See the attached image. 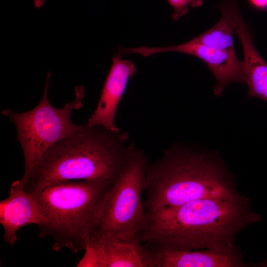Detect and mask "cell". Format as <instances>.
Returning <instances> with one entry per match:
<instances>
[{
    "instance_id": "cell-1",
    "label": "cell",
    "mask_w": 267,
    "mask_h": 267,
    "mask_svg": "<svg viewBox=\"0 0 267 267\" xmlns=\"http://www.w3.org/2000/svg\"><path fill=\"white\" fill-rule=\"evenodd\" d=\"M249 199L240 193L231 197H208L175 207L146 210L143 243L163 248L193 250L234 247L237 235L260 222Z\"/></svg>"
},
{
    "instance_id": "cell-2",
    "label": "cell",
    "mask_w": 267,
    "mask_h": 267,
    "mask_svg": "<svg viewBox=\"0 0 267 267\" xmlns=\"http://www.w3.org/2000/svg\"><path fill=\"white\" fill-rule=\"evenodd\" d=\"M126 137L119 131L85 124L43 155L29 175L24 188L34 192L65 181L95 180L112 184L134 149L123 146Z\"/></svg>"
},
{
    "instance_id": "cell-3",
    "label": "cell",
    "mask_w": 267,
    "mask_h": 267,
    "mask_svg": "<svg viewBox=\"0 0 267 267\" xmlns=\"http://www.w3.org/2000/svg\"><path fill=\"white\" fill-rule=\"evenodd\" d=\"M144 191L146 210L239 194L232 175L217 154L180 149L165 151L148 166Z\"/></svg>"
},
{
    "instance_id": "cell-4",
    "label": "cell",
    "mask_w": 267,
    "mask_h": 267,
    "mask_svg": "<svg viewBox=\"0 0 267 267\" xmlns=\"http://www.w3.org/2000/svg\"><path fill=\"white\" fill-rule=\"evenodd\" d=\"M112 184L95 180L65 181L33 192L42 214L39 237H51L56 251H85L93 236L100 206Z\"/></svg>"
},
{
    "instance_id": "cell-5",
    "label": "cell",
    "mask_w": 267,
    "mask_h": 267,
    "mask_svg": "<svg viewBox=\"0 0 267 267\" xmlns=\"http://www.w3.org/2000/svg\"><path fill=\"white\" fill-rule=\"evenodd\" d=\"M50 76L51 73L48 72L42 99L34 108L23 113L8 109L1 112L17 129L15 139L20 144L24 157V172L19 180L23 188L29 175L43 155L54 144L74 134L84 127L74 124L70 117L72 111L82 106L84 87L76 86L75 99L63 107L57 108L51 104L48 98Z\"/></svg>"
},
{
    "instance_id": "cell-6",
    "label": "cell",
    "mask_w": 267,
    "mask_h": 267,
    "mask_svg": "<svg viewBox=\"0 0 267 267\" xmlns=\"http://www.w3.org/2000/svg\"><path fill=\"white\" fill-rule=\"evenodd\" d=\"M148 166L144 153L134 149L102 201L92 238L102 235L123 239L139 237L146 219L142 195Z\"/></svg>"
},
{
    "instance_id": "cell-7",
    "label": "cell",
    "mask_w": 267,
    "mask_h": 267,
    "mask_svg": "<svg viewBox=\"0 0 267 267\" xmlns=\"http://www.w3.org/2000/svg\"><path fill=\"white\" fill-rule=\"evenodd\" d=\"M131 54L148 57L167 52H176L192 55L204 61L215 78L214 93L220 95L225 88L234 82H244L243 64L231 52L206 45L192 40L181 44L165 47L140 46L131 48Z\"/></svg>"
},
{
    "instance_id": "cell-8",
    "label": "cell",
    "mask_w": 267,
    "mask_h": 267,
    "mask_svg": "<svg viewBox=\"0 0 267 267\" xmlns=\"http://www.w3.org/2000/svg\"><path fill=\"white\" fill-rule=\"evenodd\" d=\"M88 248L95 267H152L150 250L139 237L123 239L102 235L91 238Z\"/></svg>"
},
{
    "instance_id": "cell-9",
    "label": "cell",
    "mask_w": 267,
    "mask_h": 267,
    "mask_svg": "<svg viewBox=\"0 0 267 267\" xmlns=\"http://www.w3.org/2000/svg\"><path fill=\"white\" fill-rule=\"evenodd\" d=\"M150 248L152 267H245L247 264L237 246L223 250Z\"/></svg>"
},
{
    "instance_id": "cell-10",
    "label": "cell",
    "mask_w": 267,
    "mask_h": 267,
    "mask_svg": "<svg viewBox=\"0 0 267 267\" xmlns=\"http://www.w3.org/2000/svg\"><path fill=\"white\" fill-rule=\"evenodd\" d=\"M136 70L134 64L122 59L119 53L113 57L96 109L88 120L87 126H102L111 131H119L114 123L115 115L128 81Z\"/></svg>"
},
{
    "instance_id": "cell-11",
    "label": "cell",
    "mask_w": 267,
    "mask_h": 267,
    "mask_svg": "<svg viewBox=\"0 0 267 267\" xmlns=\"http://www.w3.org/2000/svg\"><path fill=\"white\" fill-rule=\"evenodd\" d=\"M42 222L41 208L35 194L27 191L19 180L11 184L9 196L0 202V223L4 230V239L13 245L21 228Z\"/></svg>"
},
{
    "instance_id": "cell-12",
    "label": "cell",
    "mask_w": 267,
    "mask_h": 267,
    "mask_svg": "<svg viewBox=\"0 0 267 267\" xmlns=\"http://www.w3.org/2000/svg\"><path fill=\"white\" fill-rule=\"evenodd\" d=\"M235 32L243 51V78L248 89L247 99L257 98L267 102V63L258 52L239 10L234 13Z\"/></svg>"
},
{
    "instance_id": "cell-13",
    "label": "cell",
    "mask_w": 267,
    "mask_h": 267,
    "mask_svg": "<svg viewBox=\"0 0 267 267\" xmlns=\"http://www.w3.org/2000/svg\"><path fill=\"white\" fill-rule=\"evenodd\" d=\"M236 0H226L220 6V20L205 33L192 40L196 42L221 50L235 52L233 35L235 31L234 12Z\"/></svg>"
},
{
    "instance_id": "cell-14",
    "label": "cell",
    "mask_w": 267,
    "mask_h": 267,
    "mask_svg": "<svg viewBox=\"0 0 267 267\" xmlns=\"http://www.w3.org/2000/svg\"><path fill=\"white\" fill-rule=\"evenodd\" d=\"M173 8L172 18L178 20L188 12L190 7H198L203 3V0H167Z\"/></svg>"
},
{
    "instance_id": "cell-15",
    "label": "cell",
    "mask_w": 267,
    "mask_h": 267,
    "mask_svg": "<svg viewBox=\"0 0 267 267\" xmlns=\"http://www.w3.org/2000/svg\"><path fill=\"white\" fill-rule=\"evenodd\" d=\"M249 1L257 8L267 9V0H249Z\"/></svg>"
}]
</instances>
